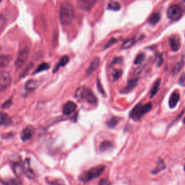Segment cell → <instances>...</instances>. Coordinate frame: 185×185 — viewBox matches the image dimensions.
I'll list each match as a JSON object with an SVG mask.
<instances>
[{"instance_id":"1","label":"cell","mask_w":185,"mask_h":185,"mask_svg":"<svg viewBox=\"0 0 185 185\" xmlns=\"http://www.w3.org/2000/svg\"><path fill=\"white\" fill-rule=\"evenodd\" d=\"M74 10L72 4L69 2H62L59 7V20L64 25H69L74 18Z\"/></svg>"},{"instance_id":"2","label":"cell","mask_w":185,"mask_h":185,"mask_svg":"<svg viewBox=\"0 0 185 185\" xmlns=\"http://www.w3.org/2000/svg\"><path fill=\"white\" fill-rule=\"evenodd\" d=\"M74 96L79 101H85L90 104H96L98 103L96 95L91 89L86 87H79L76 90Z\"/></svg>"},{"instance_id":"3","label":"cell","mask_w":185,"mask_h":185,"mask_svg":"<svg viewBox=\"0 0 185 185\" xmlns=\"http://www.w3.org/2000/svg\"><path fill=\"white\" fill-rule=\"evenodd\" d=\"M106 166L104 165H98L94 166V167L91 168V169L88 170V171H85L83 173H82L79 177L80 181L84 183V184L91 182V181L93 180V179L100 177L104 172Z\"/></svg>"},{"instance_id":"4","label":"cell","mask_w":185,"mask_h":185,"mask_svg":"<svg viewBox=\"0 0 185 185\" xmlns=\"http://www.w3.org/2000/svg\"><path fill=\"white\" fill-rule=\"evenodd\" d=\"M152 104L150 102L147 103L146 104H144V105H142L140 104H137L131 110L130 113V118L135 121L139 120L143 115L150 111L152 109Z\"/></svg>"},{"instance_id":"5","label":"cell","mask_w":185,"mask_h":185,"mask_svg":"<svg viewBox=\"0 0 185 185\" xmlns=\"http://www.w3.org/2000/svg\"><path fill=\"white\" fill-rule=\"evenodd\" d=\"M166 14L170 20L176 21L180 19L182 15V8L178 5H171L168 8Z\"/></svg>"},{"instance_id":"6","label":"cell","mask_w":185,"mask_h":185,"mask_svg":"<svg viewBox=\"0 0 185 185\" xmlns=\"http://www.w3.org/2000/svg\"><path fill=\"white\" fill-rule=\"evenodd\" d=\"M29 55V48L25 46L23 48H22L21 50L18 53V57L17 59H15V66L17 69H19L21 67L22 65L25 64V62L27 61L28 57Z\"/></svg>"},{"instance_id":"7","label":"cell","mask_w":185,"mask_h":185,"mask_svg":"<svg viewBox=\"0 0 185 185\" xmlns=\"http://www.w3.org/2000/svg\"><path fill=\"white\" fill-rule=\"evenodd\" d=\"M10 83L11 77L9 72L6 71H2L0 73V90L2 92L9 86Z\"/></svg>"},{"instance_id":"8","label":"cell","mask_w":185,"mask_h":185,"mask_svg":"<svg viewBox=\"0 0 185 185\" xmlns=\"http://www.w3.org/2000/svg\"><path fill=\"white\" fill-rule=\"evenodd\" d=\"M169 44L171 51H178L181 48V40L178 35H172L169 38Z\"/></svg>"},{"instance_id":"9","label":"cell","mask_w":185,"mask_h":185,"mask_svg":"<svg viewBox=\"0 0 185 185\" xmlns=\"http://www.w3.org/2000/svg\"><path fill=\"white\" fill-rule=\"evenodd\" d=\"M77 109V105L76 104L72 101H69L65 103L63 106L62 111L63 114L66 116H70L73 114Z\"/></svg>"},{"instance_id":"10","label":"cell","mask_w":185,"mask_h":185,"mask_svg":"<svg viewBox=\"0 0 185 185\" xmlns=\"http://www.w3.org/2000/svg\"><path fill=\"white\" fill-rule=\"evenodd\" d=\"M33 133H34V128L32 126H28L22 131L20 137L22 141H27L32 137Z\"/></svg>"},{"instance_id":"11","label":"cell","mask_w":185,"mask_h":185,"mask_svg":"<svg viewBox=\"0 0 185 185\" xmlns=\"http://www.w3.org/2000/svg\"><path fill=\"white\" fill-rule=\"evenodd\" d=\"M39 85V82L36 80H29L25 84V89L27 92H32L37 89Z\"/></svg>"},{"instance_id":"12","label":"cell","mask_w":185,"mask_h":185,"mask_svg":"<svg viewBox=\"0 0 185 185\" xmlns=\"http://www.w3.org/2000/svg\"><path fill=\"white\" fill-rule=\"evenodd\" d=\"M179 100H180V95L179 93L173 92L172 94L170 96L169 101V105L171 109H173L177 106V104H178Z\"/></svg>"},{"instance_id":"13","label":"cell","mask_w":185,"mask_h":185,"mask_svg":"<svg viewBox=\"0 0 185 185\" xmlns=\"http://www.w3.org/2000/svg\"><path fill=\"white\" fill-rule=\"evenodd\" d=\"M99 64H100V59L98 57L94 58L91 62V64L89 65L88 68L87 69V74L90 75V74L93 73L98 67Z\"/></svg>"},{"instance_id":"14","label":"cell","mask_w":185,"mask_h":185,"mask_svg":"<svg viewBox=\"0 0 185 185\" xmlns=\"http://www.w3.org/2000/svg\"><path fill=\"white\" fill-rule=\"evenodd\" d=\"M96 2V1H91V0H85V1L84 0H80V1L78 2L80 8L83 9L85 10H90Z\"/></svg>"},{"instance_id":"15","label":"cell","mask_w":185,"mask_h":185,"mask_svg":"<svg viewBox=\"0 0 185 185\" xmlns=\"http://www.w3.org/2000/svg\"><path fill=\"white\" fill-rule=\"evenodd\" d=\"M137 84V78H132V79L128 81L127 85L125 86V88L123 89L122 92L124 93H127L130 91H132L134 88L136 87Z\"/></svg>"},{"instance_id":"16","label":"cell","mask_w":185,"mask_h":185,"mask_svg":"<svg viewBox=\"0 0 185 185\" xmlns=\"http://www.w3.org/2000/svg\"><path fill=\"white\" fill-rule=\"evenodd\" d=\"M165 169H166V166H165V164H164V160H162L161 158H158V162H157V164H156V166L155 167L154 169L152 170L151 173H152L153 174H157V173L160 172V171H162Z\"/></svg>"},{"instance_id":"17","label":"cell","mask_w":185,"mask_h":185,"mask_svg":"<svg viewBox=\"0 0 185 185\" xmlns=\"http://www.w3.org/2000/svg\"><path fill=\"white\" fill-rule=\"evenodd\" d=\"M23 169H24V174H25L29 178H33L34 177V173H33V170L30 167V164L28 162V160H26L25 161V164L23 165Z\"/></svg>"},{"instance_id":"18","label":"cell","mask_w":185,"mask_h":185,"mask_svg":"<svg viewBox=\"0 0 185 185\" xmlns=\"http://www.w3.org/2000/svg\"><path fill=\"white\" fill-rule=\"evenodd\" d=\"M160 84H161V80H160V78L156 80V82L153 84L152 89H151L150 91V98H153V96H156V93H158V90H159Z\"/></svg>"},{"instance_id":"19","label":"cell","mask_w":185,"mask_h":185,"mask_svg":"<svg viewBox=\"0 0 185 185\" xmlns=\"http://www.w3.org/2000/svg\"><path fill=\"white\" fill-rule=\"evenodd\" d=\"M12 169L14 173H15L17 177H19L22 173H24V169H23V165L16 163L14 164L12 166Z\"/></svg>"},{"instance_id":"20","label":"cell","mask_w":185,"mask_h":185,"mask_svg":"<svg viewBox=\"0 0 185 185\" xmlns=\"http://www.w3.org/2000/svg\"><path fill=\"white\" fill-rule=\"evenodd\" d=\"M114 145L110 141H104L100 145L99 149H100L101 152H106V151L111 150L113 148Z\"/></svg>"},{"instance_id":"21","label":"cell","mask_w":185,"mask_h":185,"mask_svg":"<svg viewBox=\"0 0 185 185\" xmlns=\"http://www.w3.org/2000/svg\"><path fill=\"white\" fill-rule=\"evenodd\" d=\"M160 15L158 12H156L151 15L150 18H149L148 22L149 24H150V25H155L160 21Z\"/></svg>"},{"instance_id":"22","label":"cell","mask_w":185,"mask_h":185,"mask_svg":"<svg viewBox=\"0 0 185 185\" xmlns=\"http://www.w3.org/2000/svg\"><path fill=\"white\" fill-rule=\"evenodd\" d=\"M69 60H70V59H69V57H67V56H64V57H61V59L59 61V63L56 65L55 69H54V72H56L57 70H59V69L61 67L65 66V65L67 64Z\"/></svg>"},{"instance_id":"23","label":"cell","mask_w":185,"mask_h":185,"mask_svg":"<svg viewBox=\"0 0 185 185\" xmlns=\"http://www.w3.org/2000/svg\"><path fill=\"white\" fill-rule=\"evenodd\" d=\"M12 123L10 117L7 114L2 112L1 113V126H7Z\"/></svg>"},{"instance_id":"24","label":"cell","mask_w":185,"mask_h":185,"mask_svg":"<svg viewBox=\"0 0 185 185\" xmlns=\"http://www.w3.org/2000/svg\"><path fill=\"white\" fill-rule=\"evenodd\" d=\"M135 42H136L135 38L127 39V40L124 41L122 45H121V48H122V49H127V48H130L135 44Z\"/></svg>"},{"instance_id":"25","label":"cell","mask_w":185,"mask_h":185,"mask_svg":"<svg viewBox=\"0 0 185 185\" xmlns=\"http://www.w3.org/2000/svg\"><path fill=\"white\" fill-rule=\"evenodd\" d=\"M120 120H121V118H119V117H112V118H111L107 121L106 124H107V126L109 127L114 128L119 124V122L120 121Z\"/></svg>"},{"instance_id":"26","label":"cell","mask_w":185,"mask_h":185,"mask_svg":"<svg viewBox=\"0 0 185 185\" xmlns=\"http://www.w3.org/2000/svg\"><path fill=\"white\" fill-rule=\"evenodd\" d=\"M11 60V57L9 55H2L0 57V65L2 68L7 67Z\"/></svg>"},{"instance_id":"27","label":"cell","mask_w":185,"mask_h":185,"mask_svg":"<svg viewBox=\"0 0 185 185\" xmlns=\"http://www.w3.org/2000/svg\"><path fill=\"white\" fill-rule=\"evenodd\" d=\"M184 59H182V60L179 61V62H177V64H175V66L173 67V73L174 74L179 73V72L181 71V70H182L183 67H184Z\"/></svg>"},{"instance_id":"28","label":"cell","mask_w":185,"mask_h":185,"mask_svg":"<svg viewBox=\"0 0 185 185\" xmlns=\"http://www.w3.org/2000/svg\"><path fill=\"white\" fill-rule=\"evenodd\" d=\"M49 65H48V63H46V62H43L39 66L37 67L36 70H35L34 72H33V74H37L38 73V72H43V71H45V70H47L49 69Z\"/></svg>"},{"instance_id":"29","label":"cell","mask_w":185,"mask_h":185,"mask_svg":"<svg viewBox=\"0 0 185 185\" xmlns=\"http://www.w3.org/2000/svg\"><path fill=\"white\" fill-rule=\"evenodd\" d=\"M108 9L113 11H119L121 9V6L117 2L111 1L108 4Z\"/></svg>"},{"instance_id":"30","label":"cell","mask_w":185,"mask_h":185,"mask_svg":"<svg viewBox=\"0 0 185 185\" xmlns=\"http://www.w3.org/2000/svg\"><path fill=\"white\" fill-rule=\"evenodd\" d=\"M2 184L4 185H22L20 181L15 179H9V180H6V181L2 180Z\"/></svg>"},{"instance_id":"31","label":"cell","mask_w":185,"mask_h":185,"mask_svg":"<svg viewBox=\"0 0 185 185\" xmlns=\"http://www.w3.org/2000/svg\"><path fill=\"white\" fill-rule=\"evenodd\" d=\"M145 54L143 53L139 54V55L135 57V59H134V64H141V63H143V61L145 60Z\"/></svg>"},{"instance_id":"32","label":"cell","mask_w":185,"mask_h":185,"mask_svg":"<svg viewBox=\"0 0 185 185\" xmlns=\"http://www.w3.org/2000/svg\"><path fill=\"white\" fill-rule=\"evenodd\" d=\"M46 180L48 185H65L64 182L60 179H52V180L46 179Z\"/></svg>"},{"instance_id":"33","label":"cell","mask_w":185,"mask_h":185,"mask_svg":"<svg viewBox=\"0 0 185 185\" xmlns=\"http://www.w3.org/2000/svg\"><path fill=\"white\" fill-rule=\"evenodd\" d=\"M117 42V38H110L109 40L107 41V43H106L105 46H104V49H106V48L111 47L112 45L116 44Z\"/></svg>"},{"instance_id":"34","label":"cell","mask_w":185,"mask_h":185,"mask_svg":"<svg viewBox=\"0 0 185 185\" xmlns=\"http://www.w3.org/2000/svg\"><path fill=\"white\" fill-rule=\"evenodd\" d=\"M121 74H122V71L120 70H115L112 73V78L114 80H117L120 78Z\"/></svg>"},{"instance_id":"35","label":"cell","mask_w":185,"mask_h":185,"mask_svg":"<svg viewBox=\"0 0 185 185\" xmlns=\"http://www.w3.org/2000/svg\"><path fill=\"white\" fill-rule=\"evenodd\" d=\"M178 83L179 85H181V86L185 87V72L182 73V75L180 76V78H179V79Z\"/></svg>"},{"instance_id":"36","label":"cell","mask_w":185,"mask_h":185,"mask_svg":"<svg viewBox=\"0 0 185 185\" xmlns=\"http://www.w3.org/2000/svg\"><path fill=\"white\" fill-rule=\"evenodd\" d=\"M12 105V99H10V100L7 101L6 102H5L2 106V109H8L10 106Z\"/></svg>"},{"instance_id":"37","label":"cell","mask_w":185,"mask_h":185,"mask_svg":"<svg viewBox=\"0 0 185 185\" xmlns=\"http://www.w3.org/2000/svg\"><path fill=\"white\" fill-rule=\"evenodd\" d=\"M97 86H98V90L99 92L101 93L102 95H105V91L103 90L102 86H101V82L99 80H97Z\"/></svg>"},{"instance_id":"38","label":"cell","mask_w":185,"mask_h":185,"mask_svg":"<svg viewBox=\"0 0 185 185\" xmlns=\"http://www.w3.org/2000/svg\"><path fill=\"white\" fill-rule=\"evenodd\" d=\"M121 61H122V57H117V58H115L113 61H112L111 65L120 64V63H121Z\"/></svg>"},{"instance_id":"39","label":"cell","mask_w":185,"mask_h":185,"mask_svg":"<svg viewBox=\"0 0 185 185\" xmlns=\"http://www.w3.org/2000/svg\"><path fill=\"white\" fill-rule=\"evenodd\" d=\"M109 184V181L107 179H101L99 182V185H108Z\"/></svg>"},{"instance_id":"40","label":"cell","mask_w":185,"mask_h":185,"mask_svg":"<svg viewBox=\"0 0 185 185\" xmlns=\"http://www.w3.org/2000/svg\"><path fill=\"white\" fill-rule=\"evenodd\" d=\"M163 63V59H162L161 55H160V57H158V66H160Z\"/></svg>"},{"instance_id":"41","label":"cell","mask_w":185,"mask_h":185,"mask_svg":"<svg viewBox=\"0 0 185 185\" xmlns=\"http://www.w3.org/2000/svg\"><path fill=\"white\" fill-rule=\"evenodd\" d=\"M183 123H184V124H185V118H184V120H183Z\"/></svg>"}]
</instances>
